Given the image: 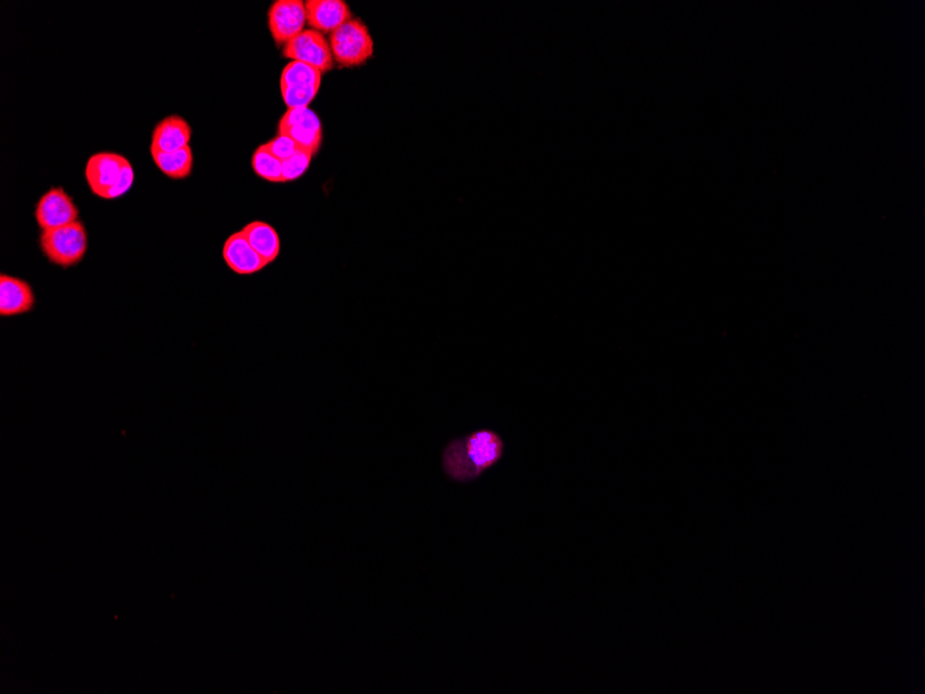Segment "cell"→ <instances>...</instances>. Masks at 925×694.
<instances>
[{
	"mask_svg": "<svg viewBox=\"0 0 925 694\" xmlns=\"http://www.w3.org/2000/svg\"><path fill=\"white\" fill-rule=\"evenodd\" d=\"M305 7L309 27L320 34H333L341 25L354 19L344 0H308Z\"/></svg>",
	"mask_w": 925,
	"mask_h": 694,
	"instance_id": "cell-10",
	"label": "cell"
},
{
	"mask_svg": "<svg viewBox=\"0 0 925 694\" xmlns=\"http://www.w3.org/2000/svg\"><path fill=\"white\" fill-rule=\"evenodd\" d=\"M505 455V441L493 430H478L453 438L442 452V469L459 484L478 480Z\"/></svg>",
	"mask_w": 925,
	"mask_h": 694,
	"instance_id": "cell-1",
	"label": "cell"
},
{
	"mask_svg": "<svg viewBox=\"0 0 925 694\" xmlns=\"http://www.w3.org/2000/svg\"><path fill=\"white\" fill-rule=\"evenodd\" d=\"M79 210L64 189L53 188L38 201L35 218L43 230L63 228L78 221Z\"/></svg>",
	"mask_w": 925,
	"mask_h": 694,
	"instance_id": "cell-9",
	"label": "cell"
},
{
	"mask_svg": "<svg viewBox=\"0 0 925 694\" xmlns=\"http://www.w3.org/2000/svg\"><path fill=\"white\" fill-rule=\"evenodd\" d=\"M251 167L259 178L272 183H283V161L269 153L264 145L255 150L251 158Z\"/></svg>",
	"mask_w": 925,
	"mask_h": 694,
	"instance_id": "cell-16",
	"label": "cell"
},
{
	"mask_svg": "<svg viewBox=\"0 0 925 694\" xmlns=\"http://www.w3.org/2000/svg\"><path fill=\"white\" fill-rule=\"evenodd\" d=\"M39 243L42 253L52 264L71 268L84 260L88 251V232L84 224L77 221L63 228L43 230Z\"/></svg>",
	"mask_w": 925,
	"mask_h": 694,
	"instance_id": "cell-2",
	"label": "cell"
},
{
	"mask_svg": "<svg viewBox=\"0 0 925 694\" xmlns=\"http://www.w3.org/2000/svg\"><path fill=\"white\" fill-rule=\"evenodd\" d=\"M264 146L269 153L279 158L280 161L289 160V158L294 156L298 149H300L293 139L286 135H280V133H277L276 138L269 140Z\"/></svg>",
	"mask_w": 925,
	"mask_h": 694,
	"instance_id": "cell-18",
	"label": "cell"
},
{
	"mask_svg": "<svg viewBox=\"0 0 925 694\" xmlns=\"http://www.w3.org/2000/svg\"><path fill=\"white\" fill-rule=\"evenodd\" d=\"M34 291L30 284L13 276H0V315L17 316L32 311Z\"/></svg>",
	"mask_w": 925,
	"mask_h": 694,
	"instance_id": "cell-13",
	"label": "cell"
},
{
	"mask_svg": "<svg viewBox=\"0 0 925 694\" xmlns=\"http://www.w3.org/2000/svg\"><path fill=\"white\" fill-rule=\"evenodd\" d=\"M282 55L291 61L308 64L322 74L329 73L334 68L330 41H327L325 35L311 28L301 32L293 41L283 46Z\"/></svg>",
	"mask_w": 925,
	"mask_h": 694,
	"instance_id": "cell-6",
	"label": "cell"
},
{
	"mask_svg": "<svg viewBox=\"0 0 925 694\" xmlns=\"http://www.w3.org/2000/svg\"><path fill=\"white\" fill-rule=\"evenodd\" d=\"M127 158L117 153H97L89 158L85 167V178L92 193L109 200L117 183L120 182Z\"/></svg>",
	"mask_w": 925,
	"mask_h": 694,
	"instance_id": "cell-8",
	"label": "cell"
},
{
	"mask_svg": "<svg viewBox=\"0 0 925 694\" xmlns=\"http://www.w3.org/2000/svg\"><path fill=\"white\" fill-rule=\"evenodd\" d=\"M280 135L289 136L304 149L315 156L322 147L323 127L319 115L309 107L300 109H287L279 121Z\"/></svg>",
	"mask_w": 925,
	"mask_h": 694,
	"instance_id": "cell-5",
	"label": "cell"
},
{
	"mask_svg": "<svg viewBox=\"0 0 925 694\" xmlns=\"http://www.w3.org/2000/svg\"><path fill=\"white\" fill-rule=\"evenodd\" d=\"M133 181H135V172H133V167L129 160L125 164L124 171H122L120 182L117 183L113 192L110 194L109 200L120 199V197L127 194L133 186Z\"/></svg>",
	"mask_w": 925,
	"mask_h": 694,
	"instance_id": "cell-19",
	"label": "cell"
},
{
	"mask_svg": "<svg viewBox=\"0 0 925 694\" xmlns=\"http://www.w3.org/2000/svg\"><path fill=\"white\" fill-rule=\"evenodd\" d=\"M192 139V128L181 115H169L158 122L151 136V151L174 153L185 149Z\"/></svg>",
	"mask_w": 925,
	"mask_h": 694,
	"instance_id": "cell-12",
	"label": "cell"
},
{
	"mask_svg": "<svg viewBox=\"0 0 925 694\" xmlns=\"http://www.w3.org/2000/svg\"><path fill=\"white\" fill-rule=\"evenodd\" d=\"M307 7L302 0H276L268 12L273 41L286 46L307 27Z\"/></svg>",
	"mask_w": 925,
	"mask_h": 694,
	"instance_id": "cell-7",
	"label": "cell"
},
{
	"mask_svg": "<svg viewBox=\"0 0 925 694\" xmlns=\"http://www.w3.org/2000/svg\"><path fill=\"white\" fill-rule=\"evenodd\" d=\"M334 63L343 68L359 67L374 56V41L366 24L351 19L330 34Z\"/></svg>",
	"mask_w": 925,
	"mask_h": 694,
	"instance_id": "cell-3",
	"label": "cell"
},
{
	"mask_svg": "<svg viewBox=\"0 0 925 694\" xmlns=\"http://www.w3.org/2000/svg\"><path fill=\"white\" fill-rule=\"evenodd\" d=\"M241 232L247 237L248 243L257 251L259 257L266 262V265L277 260L280 254V237L272 225L254 221L244 226Z\"/></svg>",
	"mask_w": 925,
	"mask_h": 694,
	"instance_id": "cell-14",
	"label": "cell"
},
{
	"mask_svg": "<svg viewBox=\"0 0 925 694\" xmlns=\"http://www.w3.org/2000/svg\"><path fill=\"white\" fill-rule=\"evenodd\" d=\"M154 163L160 168V171L168 178L181 179L189 178L193 171V151L190 146L185 149L174 151V153H160V151H151Z\"/></svg>",
	"mask_w": 925,
	"mask_h": 694,
	"instance_id": "cell-15",
	"label": "cell"
},
{
	"mask_svg": "<svg viewBox=\"0 0 925 694\" xmlns=\"http://www.w3.org/2000/svg\"><path fill=\"white\" fill-rule=\"evenodd\" d=\"M223 260L230 271L237 275H254L265 268L266 262L259 257L257 251L248 243L244 233L236 232L228 237L223 244Z\"/></svg>",
	"mask_w": 925,
	"mask_h": 694,
	"instance_id": "cell-11",
	"label": "cell"
},
{
	"mask_svg": "<svg viewBox=\"0 0 925 694\" xmlns=\"http://www.w3.org/2000/svg\"><path fill=\"white\" fill-rule=\"evenodd\" d=\"M313 154L304 149H298L289 160L283 161V182H293L300 179L308 171L312 163Z\"/></svg>",
	"mask_w": 925,
	"mask_h": 694,
	"instance_id": "cell-17",
	"label": "cell"
},
{
	"mask_svg": "<svg viewBox=\"0 0 925 694\" xmlns=\"http://www.w3.org/2000/svg\"><path fill=\"white\" fill-rule=\"evenodd\" d=\"M322 73L300 61H290L280 77V91L287 109L309 107L322 86Z\"/></svg>",
	"mask_w": 925,
	"mask_h": 694,
	"instance_id": "cell-4",
	"label": "cell"
}]
</instances>
